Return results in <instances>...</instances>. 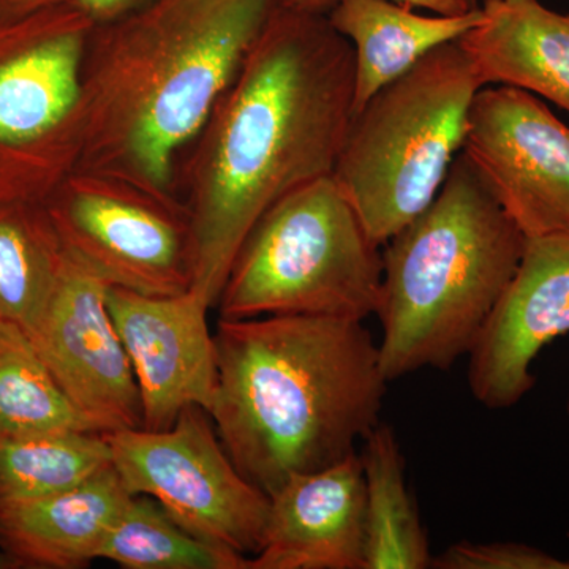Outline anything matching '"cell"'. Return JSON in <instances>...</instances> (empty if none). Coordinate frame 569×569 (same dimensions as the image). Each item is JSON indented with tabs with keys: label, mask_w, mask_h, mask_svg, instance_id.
Returning a JSON list of instances; mask_svg holds the SVG:
<instances>
[{
	"label": "cell",
	"mask_w": 569,
	"mask_h": 569,
	"mask_svg": "<svg viewBox=\"0 0 569 569\" xmlns=\"http://www.w3.org/2000/svg\"><path fill=\"white\" fill-rule=\"evenodd\" d=\"M213 340L209 415L234 466L268 497L355 455L381 422L388 380L365 321L220 318Z\"/></svg>",
	"instance_id": "obj_3"
},
{
	"label": "cell",
	"mask_w": 569,
	"mask_h": 569,
	"mask_svg": "<svg viewBox=\"0 0 569 569\" xmlns=\"http://www.w3.org/2000/svg\"><path fill=\"white\" fill-rule=\"evenodd\" d=\"M459 41L430 51L355 112L332 178L383 247L432 203L485 88Z\"/></svg>",
	"instance_id": "obj_5"
},
{
	"label": "cell",
	"mask_w": 569,
	"mask_h": 569,
	"mask_svg": "<svg viewBox=\"0 0 569 569\" xmlns=\"http://www.w3.org/2000/svg\"><path fill=\"white\" fill-rule=\"evenodd\" d=\"M569 335V233L527 238L518 271L468 353V388L481 406H518L537 385L531 366Z\"/></svg>",
	"instance_id": "obj_13"
},
{
	"label": "cell",
	"mask_w": 569,
	"mask_h": 569,
	"mask_svg": "<svg viewBox=\"0 0 569 569\" xmlns=\"http://www.w3.org/2000/svg\"><path fill=\"white\" fill-rule=\"evenodd\" d=\"M92 28L73 2L0 24V204L44 201L77 168Z\"/></svg>",
	"instance_id": "obj_7"
},
{
	"label": "cell",
	"mask_w": 569,
	"mask_h": 569,
	"mask_svg": "<svg viewBox=\"0 0 569 569\" xmlns=\"http://www.w3.org/2000/svg\"><path fill=\"white\" fill-rule=\"evenodd\" d=\"M58 432L100 429L71 402L26 332L0 321V438Z\"/></svg>",
	"instance_id": "obj_20"
},
{
	"label": "cell",
	"mask_w": 569,
	"mask_h": 569,
	"mask_svg": "<svg viewBox=\"0 0 569 569\" xmlns=\"http://www.w3.org/2000/svg\"><path fill=\"white\" fill-rule=\"evenodd\" d=\"M481 9L458 41L485 84L522 89L569 114V14L538 0H486Z\"/></svg>",
	"instance_id": "obj_16"
},
{
	"label": "cell",
	"mask_w": 569,
	"mask_h": 569,
	"mask_svg": "<svg viewBox=\"0 0 569 569\" xmlns=\"http://www.w3.org/2000/svg\"><path fill=\"white\" fill-rule=\"evenodd\" d=\"M326 17L353 47L355 114L430 51L475 28L482 9L427 17L397 0H339Z\"/></svg>",
	"instance_id": "obj_17"
},
{
	"label": "cell",
	"mask_w": 569,
	"mask_h": 569,
	"mask_svg": "<svg viewBox=\"0 0 569 569\" xmlns=\"http://www.w3.org/2000/svg\"><path fill=\"white\" fill-rule=\"evenodd\" d=\"M355 102V51L325 14L280 7L176 168L193 284L217 307L236 254L288 193L332 176Z\"/></svg>",
	"instance_id": "obj_1"
},
{
	"label": "cell",
	"mask_w": 569,
	"mask_h": 569,
	"mask_svg": "<svg viewBox=\"0 0 569 569\" xmlns=\"http://www.w3.org/2000/svg\"><path fill=\"white\" fill-rule=\"evenodd\" d=\"M512 2H516V0H512Z\"/></svg>",
	"instance_id": "obj_30"
},
{
	"label": "cell",
	"mask_w": 569,
	"mask_h": 569,
	"mask_svg": "<svg viewBox=\"0 0 569 569\" xmlns=\"http://www.w3.org/2000/svg\"><path fill=\"white\" fill-rule=\"evenodd\" d=\"M280 7V0H157L93 24L82 62V146L74 170L179 200L182 153Z\"/></svg>",
	"instance_id": "obj_2"
},
{
	"label": "cell",
	"mask_w": 569,
	"mask_h": 569,
	"mask_svg": "<svg viewBox=\"0 0 569 569\" xmlns=\"http://www.w3.org/2000/svg\"><path fill=\"white\" fill-rule=\"evenodd\" d=\"M263 546L249 569H365V477L359 452L295 475L269 497Z\"/></svg>",
	"instance_id": "obj_14"
},
{
	"label": "cell",
	"mask_w": 569,
	"mask_h": 569,
	"mask_svg": "<svg viewBox=\"0 0 569 569\" xmlns=\"http://www.w3.org/2000/svg\"><path fill=\"white\" fill-rule=\"evenodd\" d=\"M459 2L466 3L470 9H479L486 0H459Z\"/></svg>",
	"instance_id": "obj_28"
},
{
	"label": "cell",
	"mask_w": 569,
	"mask_h": 569,
	"mask_svg": "<svg viewBox=\"0 0 569 569\" xmlns=\"http://www.w3.org/2000/svg\"><path fill=\"white\" fill-rule=\"evenodd\" d=\"M107 305L140 389L142 429H170L187 407L209 413L219 372L208 302L193 290L149 296L108 287Z\"/></svg>",
	"instance_id": "obj_12"
},
{
	"label": "cell",
	"mask_w": 569,
	"mask_h": 569,
	"mask_svg": "<svg viewBox=\"0 0 569 569\" xmlns=\"http://www.w3.org/2000/svg\"><path fill=\"white\" fill-rule=\"evenodd\" d=\"M157 0H73L78 7L93 22V24H107V22L121 20L123 17L137 13Z\"/></svg>",
	"instance_id": "obj_25"
},
{
	"label": "cell",
	"mask_w": 569,
	"mask_h": 569,
	"mask_svg": "<svg viewBox=\"0 0 569 569\" xmlns=\"http://www.w3.org/2000/svg\"><path fill=\"white\" fill-rule=\"evenodd\" d=\"M44 206L66 253L108 287L149 296L192 288V227L181 201L74 170Z\"/></svg>",
	"instance_id": "obj_8"
},
{
	"label": "cell",
	"mask_w": 569,
	"mask_h": 569,
	"mask_svg": "<svg viewBox=\"0 0 569 569\" xmlns=\"http://www.w3.org/2000/svg\"><path fill=\"white\" fill-rule=\"evenodd\" d=\"M365 477V569L430 568L429 538L407 486L395 429L378 422L359 452Z\"/></svg>",
	"instance_id": "obj_18"
},
{
	"label": "cell",
	"mask_w": 569,
	"mask_h": 569,
	"mask_svg": "<svg viewBox=\"0 0 569 569\" xmlns=\"http://www.w3.org/2000/svg\"><path fill=\"white\" fill-rule=\"evenodd\" d=\"M111 463L100 432L0 438V508L74 488Z\"/></svg>",
	"instance_id": "obj_21"
},
{
	"label": "cell",
	"mask_w": 569,
	"mask_h": 569,
	"mask_svg": "<svg viewBox=\"0 0 569 569\" xmlns=\"http://www.w3.org/2000/svg\"><path fill=\"white\" fill-rule=\"evenodd\" d=\"M22 565L20 561L14 559L11 553L6 552V550L0 549V569H13V568H20Z\"/></svg>",
	"instance_id": "obj_27"
},
{
	"label": "cell",
	"mask_w": 569,
	"mask_h": 569,
	"mask_svg": "<svg viewBox=\"0 0 569 569\" xmlns=\"http://www.w3.org/2000/svg\"><path fill=\"white\" fill-rule=\"evenodd\" d=\"M99 559L126 569H249V557L194 537L159 501L132 496L112 523Z\"/></svg>",
	"instance_id": "obj_22"
},
{
	"label": "cell",
	"mask_w": 569,
	"mask_h": 569,
	"mask_svg": "<svg viewBox=\"0 0 569 569\" xmlns=\"http://www.w3.org/2000/svg\"><path fill=\"white\" fill-rule=\"evenodd\" d=\"M383 257L332 176L306 183L258 219L231 264L222 320L376 316Z\"/></svg>",
	"instance_id": "obj_6"
},
{
	"label": "cell",
	"mask_w": 569,
	"mask_h": 569,
	"mask_svg": "<svg viewBox=\"0 0 569 569\" xmlns=\"http://www.w3.org/2000/svg\"><path fill=\"white\" fill-rule=\"evenodd\" d=\"M567 413H568V419H569V397H568Z\"/></svg>",
	"instance_id": "obj_29"
},
{
	"label": "cell",
	"mask_w": 569,
	"mask_h": 569,
	"mask_svg": "<svg viewBox=\"0 0 569 569\" xmlns=\"http://www.w3.org/2000/svg\"><path fill=\"white\" fill-rule=\"evenodd\" d=\"M527 238L459 152L432 203L383 246L376 316L388 381L470 353L518 271Z\"/></svg>",
	"instance_id": "obj_4"
},
{
	"label": "cell",
	"mask_w": 569,
	"mask_h": 569,
	"mask_svg": "<svg viewBox=\"0 0 569 569\" xmlns=\"http://www.w3.org/2000/svg\"><path fill=\"white\" fill-rule=\"evenodd\" d=\"M70 2L73 0H0V24L22 20L39 11Z\"/></svg>",
	"instance_id": "obj_26"
},
{
	"label": "cell",
	"mask_w": 569,
	"mask_h": 569,
	"mask_svg": "<svg viewBox=\"0 0 569 569\" xmlns=\"http://www.w3.org/2000/svg\"><path fill=\"white\" fill-rule=\"evenodd\" d=\"M337 2L339 0H280V6L283 9L301 11V13L325 14L326 17L329 11L335 9ZM397 2L437 14H462L475 10L459 0H397Z\"/></svg>",
	"instance_id": "obj_24"
},
{
	"label": "cell",
	"mask_w": 569,
	"mask_h": 569,
	"mask_svg": "<svg viewBox=\"0 0 569 569\" xmlns=\"http://www.w3.org/2000/svg\"><path fill=\"white\" fill-rule=\"evenodd\" d=\"M104 437L132 496L159 501L179 526L212 545L249 559L261 549L271 501L234 466L204 408L187 407L167 430Z\"/></svg>",
	"instance_id": "obj_9"
},
{
	"label": "cell",
	"mask_w": 569,
	"mask_h": 569,
	"mask_svg": "<svg viewBox=\"0 0 569 569\" xmlns=\"http://www.w3.org/2000/svg\"><path fill=\"white\" fill-rule=\"evenodd\" d=\"M66 258L44 201L0 204V321L31 331L54 293Z\"/></svg>",
	"instance_id": "obj_19"
},
{
	"label": "cell",
	"mask_w": 569,
	"mask_h": 569,
	"mask_svg": "<svg viewBox=\"0 0 569 569\" xmlns=\"http://www.w3.org/2000/svg\"><path fill=\"white\" fill-rule=\"evenodd\" d=\"M130 497L111 463L74 488L0 508V549L22 567H88Z\"/></svg>",
	"instance_id": "obj_15"
},
{
	"label": "cell",
	"mask_w": 569,
	"mask_h": 569,
	"mask_svg": "<svg viewBox=\"0 0 569 569\" xmlns=\"http://www.w3.org/2000/svg\"><path fill=\"white\" fill-rule=\"evenodd\" d=\"M107 288L67 254L43 316L26 332L71 402L103 433L142 427L140 389Z\"/></svg>",
	"instance_id": "obj_11"
},
{
	"label": "cell",
	"mask_w": 569,
	"mask_h": 569,
	"mask_svg": "<svg viewBox=\"0 0 569 569\" xmlns=\"http://www.w3.org/2000/svg\"><path fill=\"white\" fill-rule=\"evenodd\" d=\"M436 569H569V560H561L546 550L523 542H468L449 546L432 557Z\"/></svg>",
	"instance_id": "obj_23"
},
{
	"label": "cell",
	"mask_w": 569,
	"mask_h": 569,
	"mask_svg": "<svg viewBox=\"0 0 569 569\" xmlns=\"http://www.w3.org/2000/svg\"><path fill=\"white\" fill-rule=\"evenodd\" d=\"M462 152L526 238L569 233V127L541 99L485 86Z\"/></svg>",
	"instance_id": "obj_10"
}]
</instances>
